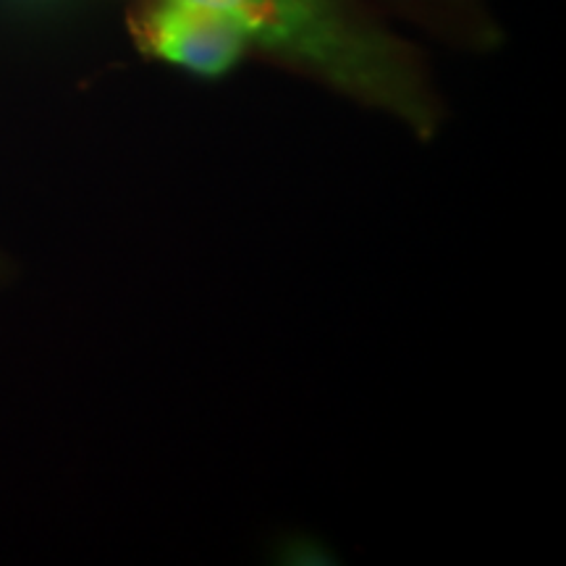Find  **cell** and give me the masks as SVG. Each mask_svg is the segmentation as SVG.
<instances>
[{
	"label": "cell",
	"mask_w": 566,
	"mask_h": 566,
	"mask_svg": "<svg viewBox=\"0 0 566 566\" xmlns=\"http://www.w3.org/2000/svg\"><path fill=\"white\" fill-rule=\"evenodd\" d=\"M142 53L200 76H223L250 48V34L231 13L202 0H153L132 13Z\"/></svg>",
	"instance_id": "cell-2"
},
{
	"label": "cell",
	"mask_w": 566,
	"mask_h": 566,
	"mask_svg": "<svg viewBox=\"0 0 566 566\" xmlns=\"http://www.w3.org/2000/svg\"><path fill=\"white\" fill-rule=\"evenodd\" d=\"M231 13L250 42L433 139L443 113L420 63L401 40L352 0H202Z\"/></svg>",
	"instance_id": "cell-1"
}]
</instances>
